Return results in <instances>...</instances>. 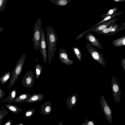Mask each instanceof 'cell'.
<instances>
[{"mask_svg":"<svg viewBox=\"0 0 125 125\" xmlns=\"http://www.w3.org/2000/svg\"><path fill=\"white\" fill-rule=\"evenodd\" d=\"M35 111L34 109H31L25 111L24 113L25 117L28 118L31 117L34 114Z\"/></svg>","mask_w":125,"mask_h":125,"instance_id":"cell-26","label":"cell"},{"mask_svg":"<svg viewBox=\"0 0 125 125\" xmlns=\"http://www.w3.org/2000/svg\"><path fill=\"white\" fill-rule=\"evenodd\" d=\"M85 46L93 58L103 66H105L106 62L102 54L89 43H86Z\"/></svg>","mask_w":125,"mask_h":125,"instance_id":"cell-4","label":"cell"},{"mask_svg":"<svg viewBox=\"0 0 125 125\" xmlns=\"http://www.w3.org/2000/svg\"><path fill=\"white\" fill-rule=\"evenodd\" d=\"M72 0H50L52 3L57 5L64 6L67 5L68 2Z\"/></svg>","mask_w":125,"mask_h":125,"instance_id":"cell-21","label":"cell"},{"mask_svg":"<svg viewBox=\"0 0 125 125\" xmlns=\"http://www.w3.org/2000/svg\"><path fill=\"white\" fill-rule=\"evenodd\" d=\"M87 41L93 46L99 49H103L104 47L101 45L98 40L91 33H87L86 36Z\"/></svg>","mask_w":125,"mask_h":125,"instance_id":"cell-11","label":"cell"},{"mask_svg":"<svg viewBox=\"0 0 125 125\" xmlns=\"http://www.w3.org/2000/svg\"><path fill=\"white\" fill-rule=\"evenodd\" d=\"M46 32L48 60L50 64L56 51L57 36L53 28L50 25L47 27Z\"/></svg>","mask_w":125,"mask_h":125,"instance_id":"cell-1","label":"cell"},{"mask_svg":"<svg viewBox=\"0 0 125 125\" xmlns=\"http://www.w3.org/2000/svg\"><path fill=\"white\" fill-rule=\"evenodd\" d=\"M11 72H9L2 76L0 78V81L2 84L6 83L11 78Z\"/></svg>","mask_w":125,"mask_h":125,"instance_id":"cell-22","label":"cell"},{"mask_svg":"<svg viewBox=\"0 0 125 125\" xmlns=\"http://www.w3.org/2000/svg\"><path fill=\"white\" fill-rule=\"evenodd\" d=\"M42 67L39 64H36L35 67V74L36 79L39 77L42 71Z\"/></svg>","mask_w":125,"mask_h":125,"instance_id":"cell-24","label":"cell"},{"mask_svg":"<svg viewBox=\"0 0 125 125\" xmlns=\"http://www.w3.org/2000/svg\"><path fill=\"white\" fill-rule=\"evenodd\" d=\"M41 47L42 52V56L44 62L46 64L47 62V55L46 50V42L45 40V34L43 30L41 28Z\"/></svg>","mask_w":125,"mask_h":125,"instance_id":"cell-9","label":"cell"},{"mask_svg":"<svg viewBox=\"0 0 125 125\" xmlns=\"http://www.w3.org/2000/svg\"><path fill=\"white\" fill-rule=\"evenodd\" d=\"M44 95L42 94H36L34 93L25 102L29 103L41 101L44 98Z\"/></svg>","mask_w":125,"mask_h":125,"instance_id":"cell-14","label":"cell"},{"mask_svg":"<svg viewBox=\"0 0 125 125\" xmlns=\"http://www.w3.org/2000/svg\"><path fill=\"white\" fill-rule=\"evenodd\" d=\"M12 120H9L7 121L4 125H11L12 124Z\"/></svg>","mask_w":125,"mask_h":125,"instance_id":"cell-32","label":"cell"},{"mask_svg":"<svg viewBox=\"0 0 125 125\" xmlns=\"http://www.w3.org/2000/svg\"><path fill=\"white\" fill-rule=\"evenodd\" d=\"M42 21L40 18H38L35 24L33 30L32 41L33 42L34 48L35 51L39 49L40 52L42 53L41 47V33Z\"/></svg>","mask_w":125,"mask_h":125,"instance_id":"cell-3","label":"cell"},{"mask_svg":"<svg viewBox=\"0 0 125 125\" xmlns=\"http://www.w3.org/2000/svg\"><path fill=\"white\" fill-rule=\"evenodd\" d=\"M34 75L32 71H28L25 74L21 81L22 86L28 88L31 87L34 84Z\"/></svg>","mask_w":125,"mask_h":125,"instance_id":"cell-8","label":"cell"},{"mask_svg":"<svg viewBox=\"0 0 125 125\" xmlns=\"http://www.w3.org/2000/svg\"><path fill=\"white\" fill-rule=\"evenodd\" d=\"M100 104L104 113L107 120L111 124L112 123V110L104 96L101 95L100 99Z\"/></svg>","mask_w":125,"mask_h":125,"instance_id":"cell-6","label":"cell"},{"mask_svg":"<svg viewBox=\"0 0 125 125\" xmlns=\"http://www.w3.org/2000/svg\"><path fill=\"white\" fill-rule=\"evenodd\" d=\"M52 111V103L49 100L46 101L41 106L40 113L44 115H47L50 114Z\"/></svg>","mask_w":125,"mask_h":125,"instance_id":"cell-13","label":"cell"},{"mask_svg":"<svg viewBox=\"0 0 125 125\" xmlns=\"http://www.w3.org/2000/svg\"><path fill=\"white\" fill-rule=\"evenodd\" d=\"M10 111L15 114L19 113V112L22 110V109H20L17 106L10 104L4 105Z\"/></svg>","mask_w":125,"mask_h":125,"instance_id":"cell-20","label":"cell"},{"mask_svg":"<svg viewBox=\"0 0 125 125\" xmlns=\"http://www.w3.org/2000/svg\"><path fill=\"white\" fill-rule=\"evenodd\" d=\"M77 95L76 94L69 96L66 100V104L69 109L70 110L75 105L77 101Z\"/></svg>","mask_w":125,"mask_h":125,"instance_id":"cell-15","label":"cell"},{"mask_svg":"<svg viewBox=\"0 0 125 125\" xmlns=\"http://www.w3.org/2000/svg\"><path fill=\"white\" fill-rule=\"evenodd\" d=\"M118 10V8L117 7H115L110 10L105 14H103L101 15V17L103 18L109 15H112L117 11Z\"/></svg>","mask_w":125,"mask_h":125,"instance_id":"cell-25","label":"cell"},{"mask_svg":"<svg viewBox=\"0 0 125 125\" xmlns=\"http://www.w3.org/2000/svg\"><path fill=\"white\" fill-rule=\"evenodd\" d=\"M111 85L114 98L116 102L119 103L121 97V92L120 84L114 76H113L112 78Z\"/></svg>","mask_w":125,"mask_h":125,"instance_id":"cell-7","label":"cell"},{"mask_svg":"<svg viewBox=\"0 0 125 125\" xmlns=\"http://www.w3.org/2000/svg\"><path fill=\"white\" fill-rule=\"evenodd\" d=\"M0 103H1V102H0Z\"/></svg>","mask_w":125,"mask_h":125,"instance_id":"cell-39","label":"cell"},{"mask_svg":"<svg viewBox=\"0 0 125 125\" xmlns=\"http://www.w3.org/2000/svg\"><path fill=\"white\" fill-rule=\"evenodd\" d=\"M16 90L15 89H13L9 93V95L6 99V100L9 103L14 102L16 98Z\"/></svg>","mask_w":125,"mask_h":125,"instance_id":"cell-19","label":"cell"},{"mask_svg":"<svg viewBox=\"0 0 125 125\" xmlns=\"http://www.w3.org/2000/svg\"><path fill=\"white\" fill-rule=\"evenodd\" d=\"M118 18V17L115 18L104 22L93 28L92 30V31L96 32L102 30L107 27L111 24L115 22Z\"/></svg>","mask_w":125,"mask_h":125,"instance_id":"cell-12","label":"cell"},{"mask_svg":"<svg viewBox=\"0 0 125 125\" xmlns=\"http://www.w3.org/2000/svg\"><path fill=\"white\" fill-rule=\"evenodd\" d=\"M30 95L27 94H21L15 99L14 102L15 103L25 102L31 96Z\"/></svg>","mask_w":125,"mask_h":125,"instance_id":"cell-16","label":"cell"},{"mask_svg":"<svg viewBox=\"0 0 125 125\" xmlns=\"http://www.w3.org/2000/svg\"><path fill=\"white\" fill-rule=\"evenodd\" d=\"M3 29L2 28L0 27V32H1L3 31Z\"/></svg>","mask_w":125,"mask_h":125,"instance_id":"cell-36","label":"cell"},{"mask_svg":"<svg viewBox=\"0 0 125 125\" xmlns=\"http://www.w3.org/2000/svg\"><path fill=\"white\" fill-rule=\"evenodd\" d=\"M81 125H87L84 122H83V124Z\"/></svg>","mask_w":125,"mask_h":125,"instance_id":"cell-38","label":"cell"},{"mask_svg":"<svg viewBox=\"0 0 125 125\" xmlns=\"http://www.w3.org/2000/svg\"><path fill=\"white\" fill-rule=\"evenodd\" d=\"M113 1L116 2H121L124 1L125 0H113Z\"/></svg>","mask_w":125,"mask_h":125,"instance_id":"cell-33","label":"cell"},{"mask_svg":"<svg viewBox=\"0 0 125 125\" xmlns=\"http://www.w3.org/2000/svg\"><path fill=\"white\" fill-rule=\"evenodd\" d=\"M5 115H4L1 113L0 114V120L3 118L5 116Z\"/></svg>","mask_w":125,"mask_h":125,"instance_id":"cell-34","label":"cell"},{"mask_svg":"<svg viewBox=\"0 0 125 125\" xmlns=\"http://www.w3.org/2000/svg\"><path fill=\"white\" fill-rule=\"evenodd\" d=\"M112 44L116 47H120L125 45V35L114 40Z\"/></svg>","mask_w":125,"mask_h":125,"instance_id":"cell-17","label":"cell"},{"mask_svg":"<svg viewBox=\"0 0 125 125\" xmlns=\"http://www.w3.org/2000/svg\"><path fill=\"white\" fill-rule=\"evenodd\" d=\"M8 0H0V12L3 11Z\"/></svg>","mask_w":125,"mask_h":125,"instance_id":"cell-27","label":"cell"},{"mask_svg":"<svg viewBox=\"0 0 125 125\" xmlns=\"http://www.w3.org/2000/svg\"></svg>","mask_w":125,"mask_h":125,"instance_id":"cell-40","label":"cell"},{"mask_svg":"<svg viewBox=\"0 0 125 125\" xmlns=\"http://www.w3.org/2000/svg\"><path fill=\"white\" fill-rule=\"evenodd\" d=\"M73 49L74 54L78 60L81 61L82 58V54L81 50L78 47H73Z\"/></svg>","mask_w":125,"mask_h":125,"instance_id":"cell-23","label":"cell"},{"mask_svg":"<svg viewBox=\"0 0 125 125\" xmlns=\"http://www.w3.org/2000/svg\"><path fill=\"white\" fill-rule=\"evenodd\" d=\"M95 25H94L91 27L89 29L86 30V31L83 32L79 34L77 36L76 40H78L79 39L81 38H82L83 37L84 35H85L86 33H87L89 31H90L92 30V29L94 27H95Z\"/></svg>","mask_w":125,"mask_h":125,"instance_id":"cell-28","label":"cell"},{"mask_svg":"<svg viewBox=\"0 0 125 125\" xmlns=\"http://www.w3.org/2000/svg\"><path fill=\"white\" fill-rule=\"evenodd\" d=\"M58 125H63L62 124V122L61 121L59 124Z\"/></svg>","mask_w":125,"mask_h":125,"instance_id":"cell-35","label":"cell"},{"mask_svg":"<svg viewBox=\"0 0 125 125\" xmlns=\"http://www.w3.org/2000/svg\"><path fill=\"white\" fill-rule=\"evenodd\" d=\"M17 125H24L22 123H20V124H19Z\"/></svg>","mask_w":125,"mask_h":125,"instance_id":"cell-37","label":"cell"},{"mask_svg":"<svg viewBox=\"0 0 125 125\" xmlns=\"http://www.w3.org/2000/svg\"><path fill=\"white\" fill-rule=\"evenodd\" d=\"M121 65L123 69L125 71V59H122L121 61Z\"/></svg>","mask_w":125,"mask_h":125,"instance_id":"cell-31","label":"cell"},{"mask_svg":"<svg viewBox=\"0 0 125 125\" xmlns=\"http://www.w3.org/2000/svg\"><path fill=\"white\" fill-rule=\"evenodd\" d=\"M122 11H119L115 13L112 15L107 16L104 18H103V19L101 21L97 23L95 25L96 26L100 24L109 20H110L114 18L119 16L121 14Z\"/></svg>","mask_w":125,"mask_h":125,"instance_id":"cell-18","label":"cell"},{"mask_svg":"<svg viewBox=\"0 0 125 125\" xmlns=\"http://www.w3.org/2000/svg\"><path fill=\"white\" fill-rule=\"evenodd\" d=\"M5 94L4 91L0 87V99L3 97Z\"/></svg>","mask_w":125,"mask_h":125,"instance_id":"cell-30","label":"cell"},{"mask_svg":"<svg viewBox=\"0 0 125 125\" xmlns=\"http://www.w3.org/2000/svg\"><path fill=\"white\" fill-rule=\"evenodd\" d=\"M85 123L87 125H94V123L92 121L89 120L88 119H86L84 122H83Z\"/></svg>","mask_w":125,"mask_h":125,"instance_id":"cell-29","label":"cell"},{"mask_svg":"<svg viewBox=\"0 0 125 125\" xmlns=\"http://www.w3.org/2000/svg\"><path fill=\"white\" fill-rule=\"evenodd\" d=\"M58 56L61 61L67 65H71L74 62L69 59L67 52L64 48L60 49Z\"/></svg>","mask_w":125,"mask_h":125,"instance_id":"cell-10","label":"cell"},{"mask_svg":"<svg viewBox=\"0 0 125 125\" xmlns=\"http://www.w3.org/2000/svg\"><path fill=\"white\" fill-rule=\"evenodd\" d=\"M124 25H125V24L123 25L122 24L121 26L118 27L119 25L114 22L111 24L103 30L96 32L98 34L112 35L124 29L125 26H123Z\"/></svg>","mask_w":125,"mask_h":125,"instance_id":"cell-5","label":"cell"},{"mask_svg":"<svg viewBox=\"0 0 125 125\" xmlns=\"http://www.w3.org/2000/svg\"><path fill=\"white\" fill-rule=\"evenodd\" d=\"M25 56V54H23L17 62L12 73L9 82L8 89L14 84L21 73L24 65Z\"/></svg>","mask_w":125,"mask_h":125,"instance_id":"cell-2","label":"cell"}]
</instances>
